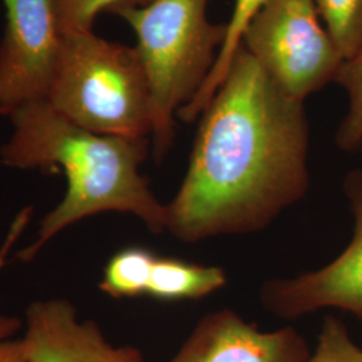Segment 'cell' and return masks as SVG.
Instances as JSON below:
<instances>
[{
    "label": "cell",
    "instance_id": "2",
    "mask_svg": "<svg viewBox=\"0 0 362 362\" xmlns=\"http://www.w3.org/2000/svg\"><path fill=\"white\" fill-rule=\"evenodd\" d=\"M13 133L0 146V163L18 169L62 170L64 199L39 223L35 239L18 259L31 262L52 239L79 220L103 212L132 214L152 233L165 231V204L140 172L149 139L97 134L79 128L47 101L22 105L8 115Z\"/></svg>",
    "mask_w": 362,
    "mask_h": 362
},
{
    "label": "cell",
    "instance_id": "6",
    "mask_svg": "<svg viewBox=\"0 0 362 362\" xmlns=\"http://www.w3.org/2000/svg\"><path fill=\"white\" fill-rule=\"evenodd\" d=\"M0 42V116L46 101L62 45L54 0H3Z\"/></svg>",
    "mask_w": 362,
    "mask_h": 362
},
{
    "label": "cell",
    "instance_id": "9",
    "mask_svg": "<svg viewBox=\"0 0 362 362\" xmlns=\"http://www.w3.org/2000/svg\"><path fill=\"white\" fill-rule=\"evenodd\" d=\"M309 356L294 327L263 332L223 309L203 317L169 362H306Z\"/></svg>",
    "mask_w": 362,
    "mask_h": 362
},
{
    "label": "cell",
    "instance_id": "7",
    "mask_svg": "<svg viewBox=\"0 0 362 362\" xmlns=\"http://www.w3.org/2000/svg\"><path fill=\"white\" fill-rule=\"evenodd\" d=\"M344 192L354 220L349 245L322 269L262 286L260 303L272 315L297 320L321 309H338L362 321V168L348 173Z\"/></svg>",
    "mask_w": 362,
    "mask_h": 362
},
{
    "label": "cell",
    "instance_id": "15",
    "mask_svg": "<svg viewBox=\"0 0 362 362\" xmlns=\"http://www.w3.org/2000/svg\"><path fill=\"white\" fill-rule=\"evenodd\" d=\"M153 0H54L61 34L93 31L95 18L121 7H143Z\"/></svg>",
    "mask_w": 362,
    "mask_h": 362
},
{
    "label": "cell",
    "instance_id": "16",
    "mask_svg": "<svg viewBox=\"0 0 362 362\" xmlns=\"http://www.w3.org/2000/svg\"><path fill=\"white\" fill-rule=\"evenodd\" d=\"M306 362H362V348L338 317L326 315L317 346Z\"/></svg>",
    "mask_w": 362,
    "mask_h": 362
},
{
    "label": "cell",
    "instance_id": "14",
    "mask_svg": "<svg viewBox=\"0 0 362 362\" xmlns=\"http://www.w3.org/2000/svg\"><path fill=\"white\" fill-rule=\"evenodd\" d=\"M320 18L344 59L362 45V0H314Z\"/></svg>",
    "mask_w": 362,
    "mask_h": 362
},
{
    "label": "cell",
    "instance_id": "11",
    "mask_svg": "<svg viewBox=\"0 0 362 362\" xmlns=\"http://www.w3.org/2000/svg\"><path fill=\"white\" fill-rule=\"evenodd\" d=\"M264 1L266 0H235L233 15L227 23V35L218 59L202 89L196 93V95L188 104L179 110L177 117L180 119L185 122H194L204 112L227 76L231 61L242 45L246 27Z\"/></svg>",
    "mask_w": 362,
    "mask_h": 362
},
{
    "label": "cell",
    "instance_id": "4",
    "mask_svg": "<svg viewBox=\"0 0 362 362\" xmlns=\"http://www.w3.org/2000/svg\"><path fill=\"white\" fill-rule=\"evenodd\" d=\"M46 101L79 128L151 140L152 93L139 52L93 31L62 34Z\"/></svg>",
    "mask_w": 362,
    "mask_h": 362
},
{
    "label": "cell",
    "instance_id": "12",
    "mask_svg": "<svg viewBox=\"0 0 362 362\" xmlns=\"http://www.w3.org/2000/svg\"><path fill=\"white\" fill-rule=\"evenodd\" d=\"M155 260V254L144 247L118 251L105 266L100 288L116 299L146 296Z\"/></svg>",
    "mask_w": 362,
    "mask_h": 362
},
{
    "label": "cell",
    "instance_id": "18",
    "mask_svg": "<svg viewBox=\"0 0 362 362\" xmlns=\"http://www.w3.org/2000/svg\"><path fill=\"white\" fill-rule=\"evenodd\" d=\"M0 362H26L22 338L0 341Z\"/></svg>",
    "mask_w": 362,
    "mask_h": 362
},
{
    "label": "cell",
    "instance_id": "13",
    "mask_svg": "<svg viewBox=\"0 0 362 362\" xmlns=\"http://www.w3.org/2000/svg\"><path fill=\"white\" fill-rule=\"evenodd\" d=\"M336 83L346 91L349 107L337 129L334 141L344 152H357L362 148V45L342 62Z\"/></svg>",
    "mask_w": 362,
    "mask_h": 362
},
{
    "label": "cell",
    "instance_id": "10",
    "mask_svg": "<svg viewBox=\"0 0 362 362\" xmlns=\"http://www.w3.org/2000/svg\"><path fill=\"white\" fill-rule=\"evenodd\" d=\"M227 284V275L216 266L156 257L146 296L176 302L207 297Z\"/></svg>",
    "mask_w": 362,
    "mask_h": 362
},
{
    "label": "cell",
    "instance_id": "17",
    "mask_svg": "<svg viewBox=\"0 0 362 362\" xmlns=\"http://www.w3.org/2000/svg\"><path fill=\"white\" fill-rule=\"evenodd\" d=\"M18 231L13 230L11 235L7 238L6 243L3 248L0 250V270L4 264V259L6 255L8 252V250L13 246V242H15V238L18 236ZM23 324L19 318L13 317V315H4V314H0V341H4V339H11L16 333H19V330H22Z\"/></svg>",
    "mask_w": 362,
    "mask_h": 362
},
{
    "label": "cell",
    "instance_id": "3",
    "mask_svg": "<svg viewBox=\"0 0 362 362\" xmlns=\"http://www.w3.org/2000/svg\"><path fill=\"white\" fill-rule=\"evenodd\" d=\"M209 0H153L143 7H121L137 38L153 107L152 152L157 163L175 140L176 116L202 89L227 35V23L208 19Z\"/></svg>",
    "mask_w": 362,
    "mask_h": 362
},
{
    "label": "cell",
    "instance_id": "5",
    "mask_svg": "<svg viewBox=\"0 0 362 362\" xmlns=\"http://www.w3.org/2000/svg\"><path fill=\"white\" fill-rule=\"evenodd\" d=\"M242 46L286 95L302 103L336 82L345 61L314 0H266L246 27Z\"/></svg>",
    "mask_w": 362,
    "mask_h": 362
},
{
    "label": "cell",
    "instance_id": "8",
    "mask_svg": "<svg viewBox=\"0 0 362 362\" xmlns=\"http://www.w3.org/2000/svg\"><path fill=\"white\" fill-rule=\"evenodd\" d=\"M22 342L26 362H145L141 350L116 346L94 321L79 320L64 298L30 303Z\"/></svg>",
    "mask_w": 362,
    "mask_h": 362
},
{
    "label": "cell",
    "instance_id": "1",
    "mask_svg": "<svg viewBox=\"0 0 362 362\" xmlns=\"http://www.w3.org/2000/svg\"><path fill=\"white\" fill-rule=\"evenodd\" d=\"M187 173L165 204V231L185 243L258 233L305 197L309 124L240 45L200 115Z\"/></svg>",
    "mask_w": 362,
    "mask_h": 362
}]
</instances>
